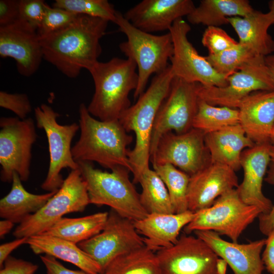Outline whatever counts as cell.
I'll return each mask as SVG.
<instances>
[{"label":"cell","mask_w":274,"mask_h":274,"mask_svg":"<svg viewBox=\"0 0 274 274\" xmlns=\"http://www.w3.org/2000/svg\"><path fill=\"white\" fill-rule=\"evenodd\" d=\"M109 21L78 15L68 26L40 37L43 58L71 78L83 68L89 71L101 53L100 40L106 34Z\"/></svg>","instance_id":"6da1fadb"},{"label":"cell","mask_w":274,"mask_h":274,"mask_svg":"<svg viewBox=\"0 0 274 274\" xmlns=\"http://www.w3.org/2000/svg\"><path fill=\"white\" fill-rule=\"evenodd\" d=\"M175 76L170 64L156 74L149 87L128 108L119 121L127 132L135 134V143L128 153L133 175V183H139L143 173L150 168V147L153 128L159 108L167 96Z\"/></svg>","instance_id":"7a4b0ae2"},{"label":"cell","mask_w":274,"mask_h":274,"mask_svg":"<svg viewBox=\"0 0 274 274\" xmlns=\"http://www.w3.org/2000/svg\"><path fill=\"white\" fill-rule=\"evenodd\" d=\"M79 114L80 135L72 148L74 160L77 162H96L111 170L121 166L131 172L127 147L133 137L119 121L96 119L84 103L79 106Z\"/></svg>","instance_id":"3957f363"},{"label":"cell","mask_w":274,"mask_h":274,"mask_svg":"<svg viewBox=\"0 0 274 274\" xmlns=\"http://www.w3.org/2000/svg\"><path fill=\"white\" fill-rule=\"evenodd\" d=\"M137 66L132 60L114 57L98 61L88 71L94 84V93L87 109L104 121L119 120L130 106L129 95L138 84Z\"/></svg>","instance_id":"277c9868"},{"label":"cell","mask_w":274,"mask_h":274,"mask_svg":"<svg viewBox=\"0 0 274 274\" xmlns=\"http://www.w3.org/2000/svg\"><path fill=\"white\" fill-rule=\"evenodd\" d=\"M77 163L87 184L90 203L109 206L119 215L133 221L148 215L129 179L128 168L119 166L108 172L95 168L91 162Z\"/></svg>","instance_id":"5b68a950"},{"label":"cell","mask_w":274,"mask_h":274,"mask_svg":"<svg viewBox=\"0 0 274 274\" xmlns=\"http://www.w3.org/2000/svg\"><path fill=\"white\" fill-rule=\"evenodd\" d=\"M127 40L119 44L121 51L136 63L138 84L133 97L139 98L145 91L150 77L163 71L173 55L174 46L169 32L162 35H154L143 31L132 25L117 11L115 22Z\"/></svg>","instance_id":"8992f818"},{"label":"cell","mask_w":274,"mask_h":274,"mask_svg":"<svg viewBox=\"0 0 274 274\" xmlns=\"http://www.w3.org/2000/svg\"><path fill=\"white\" fill-rule=\"evenodd\" d=\"M260 214L258 208L245 203L233 189L220 196L210 207L195 212V217L184 229L187 234L197 230L213 231L237 243Z\"/></svg>","instance_id":"52a82bcc"},{"label":"cell","mask_w":274,"mask_h":274,"mask_svg":"<svg viewBox=\"0 0 274 274\" xmlns=\"http://www.w3.org/2000/svg\"><path fill=\"white\" fill-rule=\"evenodd\" d=\"M90 203L86 182L79 168L71 170L61 187L37 213L15 228L16 238L44 233L68 213L83 212Z\"/></svg>","instance_id":"ba28073f"},{"label":"cell","mask_w":274,"mask_h":274,"mask_svg":"<svg viewBox=\"0 0 274 274\" xmlns=\"http://www.w3.org/2000/svg\"><path fill=\"white\" fill-rule=\"evenodd\" d=\"M35 115L37 127L43 129L46 134L49 152L48 170L41 188L48 192L56 191L64 180L61 170L66 168H79L72 155L71 144L80 129L79 125L76 123L59 124L57 119L59 114L45 104L35 108Z\"/></svg>","instance_id":"9c48e42d"},{"label":"cell","mask_w":274,"mask_h":274,"mask_svg":"<svg viewBox=\"0 0 274 274\" xmlns=\"http://www.w3.org/2000/svg\"><path fill=\"white\" fill-rule=\"evenodd\" d=\"M1 180L12 182L17 173L22 181H26L30 175L32 147L37 134L33 120L18 117L0 119Z\"/></svg>","instance_id":"30bf717a"},{"label":"cell","mask_w":274,"mask_h":274,"mask_svg":"<svg viewBox=\"0 0 274 274\" xmlns=\"http://www.w3.org/2000/svg\"><path fill=\"white\" fill-rule=\"evenodd\" d=\"M273 90L274 84L265 57L256 56L228 76L225 86L204 87L199 84L198 95L210 105L238 109L243 100L252 92Z\"/></svg>","instance_id":"8fae6325"},{"label":"cell","mask_w":274,"mask_h":274,"mask_svg":"<svg viewBox=\"0 0 274 274\" xmlns=\"http://www.w3.org/2000/svg\"><path fill=\"white\" fill-rule=\"evenodd\" d=\"M199 84L175 77L169 92L161 104L155 119L151 137L150 157L164 134L169 131L182 134L193 128L198 108Z\"/></svg>","instance_id":"7c38bea8"},{"label":"cell","mask_w":274,"mask_h":274,"mask_svg":"<svg viewBox=\"0 0 274 274\" xmlns=\"http://www.w3.org/2000/svg\"><path fill=\"white\" fill-rule=\"evenodd\" d=\"M77 245L100 265L103 273L118 257L145 246L133 221L112 209L103 229Z\"/></svg>","instance_id":"4fadbf2b"},{"label":"cell","mask_w":274,"mask_h":274,"mask_svg":"<svg viewBox=\"0 0 274 274\" xmlns=\"http://www.w3.org/2000/svg\"><path fill=\"white\" fill-rule=\"evenodd\" d=\"M205 134L194 128L182 134L173 131L164 134L150 157L153 167L170 164L190 176L194 175L211 163Z\"/></svg>","instance_id":"5bb4252c"},{"label":"cell","mask_w":274,"mask_h":274,"mask_svg":"<svg viewBox=\"0 0 274 274\" xmlns=\"http://www.w3.org/2000/svg\"><path fill=\"white\" fill-rule=\"evenodd\" d=\"M189 24L182 18L174 23L169 32L173 39V55L170 64L175 77L204 87H224L227 78L218 73L207 60L199 54L189 42Z\"/></svg>","instance_id":"9a60e30c"},{"label":"cell","mask_w":274,"mask_h":274,"mask_svg":"<svg viewBox=\"0 0 274 274\" xmlns=\"http://www.w3.org/2000/svg\"><path fill=\"white\" fill-rule=\"evenodd\" d=\"M156 254L162 274H218L219 257L196 235L183 234L175 245Z\"/></svg>","instance_id":"2e32d148"},{"label":"cell","mask_w":274,"mask_h":274,"mask_svg":"<svg viewBox=\"0 0 274 274\" xmlns=\"http://www.w3.org/2000/svg\"><path fill=\"white\" fill-rule=\"evenodd\" d=\"M0 56L13 58L21 75H33L43 58L37 29L20 18L10 25L0 26Z\"/></svg>","instance_id":"e0dca14e"},{"label":"cell","mask_w":274,"mask_h":274,"mask_svg":"<svg viewBox=\"0 0 274 274\" xmlns=\"http://www.w3.org/2000/svg\"><path fill=\"white\" fill-rule=\"evenodd\" d=\"M235 171L231 167L210 163L190 176L187 199L188 210L196 212L213 204L225 192L238 186Z\"/></svg>","instance_id":"ac0fdd59"},{"label":"cell","mask_w":274,"mask_h":274,"mask_svg":"<svg viewBox=\"0 0 274 274\" xmlns=\"http://www.w3.org/2000/svg\"><path fill=\"white\" fill-rule=\"evenodd\" d=\"M271 143L255 144L243 151L241 166L244 170L242 182L236 188L241 199L246 204L258 208L261 214H268L272 203L262 192V183L270 160Z\"/></svg>","instance_id":"d6986e66"},{"label":"cell","mask_w":274,"mask_h":274,"mask_svg":"<svg viewBox=\"0 0 274 274\" xmlns=\"http://www.w3.org/2000/svg\"><path fill=\"white\" fill-rule=\"evenodd\" d=\"M191 0H143L123 16L132 25L148 33L169 30L176 20L195 9Z\"/></svg>","instance_id":"ffe728a7"},{"label":"cell","mask_w":274,"mask_h":274,"mask_svg":"<svg viewBox=\"0 0 274 274\" xmlns=\"http://www.w3.org/2000/svg\"><path fill=\"white\" fill-rule=\"evenodd\" d=\"M194 233L227 262L234 274H263L265 267L261 253L266 238L240 244L225 241L213 231L197 230Z\"/></svg>","instance_id":"44dd1931"},{"label":"cell","mask_w":274,"mask_h":274,"mask_svg":"<svg viewBox=\"0 0 274 274\" xmlns=\"http://www.w3.org/2000/svg\"><path fill=\"white\" fill-rule=\"evenodd\" d=\"M239 124L255 144L270 142L274 126V90L253 92L238 108Z\"/></svg>","instance_id":"7402d4cb"},{"label":"cell","mask_w":274,"mask_h":274,"mask_svg":"<svg viewBox=\"0 0 274 274\" xmlns=\"http://www.w3.org/2000/svg\"><path fill=\"white\" fill-rule=\"evenodd\" d=\"M195 216V213L189 210L181 213H154L133 223L138 232L144 236L145 246L156 253L175 245L181 229Z\"/></svg>","instance_id":"603a6c76"},{"label":"cell","mask_w":274,"mask_h":274,"mask_svg":"<svg viewBox=\"0 0 274 274\" xmlns=\"http://www.w3.org/2000/svg\"><path fill=\"white\" fill-rule=\"evenodd\" d=\"M204 140L211 163L227 165L235 171L241 167V157L244 149L255 145L239 124L206 133Z\"/></svg>","instance_id":"cb8c5ba5"},{"label":"cell","mask_w":274,"mask_h":274,"mask_svg":"<svg viewBox=\"0 0 274 274\" xmlns=\"http://www.w3.org/2000/svg\"><path fill=\"white\" fill-rule=\"evenodd\" d=\"M238 37V43L249 48L256 55L266 57L274 52V40L268 32L274 24V19L269 13L254 10L245 17L228 19Z\"/></svg>","instance_id":"d4e9b609"},{"label":"cell","mask_w":274,"mask_h":274,"mask_svg":"<svg viewBox=\"0 0 274 274\" xmlns=\"http://www.w3.org/2000/svg\"><path fill=\"white\" fill-rule=\"evenodd\" d=\"M26 244L36 254L51 256L92 274L103 273L100 265L77 244L45 234L28 237Z\"/></svg>","instance_id":"484cf974"},{"label":"cell","mask_w":274,"mask_h":274,"mask_svg":"<svg viewBox=\"0 0 274 274\" xmlns=\"http://www.w3.org/2000/svg\"><path fill=\"white\" fill-rule=\"evenodd\" d=\"M10 192L0 200V217L14 223H21L27 217L39 211L56 191L36 194L23 187L19 175L14 173Z\"/></svg>","instance_id":"4316f807"},{"label":"cell","mask_w":274,"mask_h":274,"mask_svg":"<svg viewBox=\"0 0 274 274\" xmlns=\"http://www.w3.org/2000/svg\"><path fill=\"white\" fill-rule=\"evenodd\" d=\"M254 10L247 0H202L187 18L192 24L219 27L229 24L228 18L245 17Z\"/></svg>","instance_id":"83f0119b"},{"label":"cell","mask_w":274,"mask_h":274,"mask_svg":"<svg viewBox=\"0 0 274 274\" xmlns=\"http://www.w3.org/2000/svg\"><path fill=\"white\" fill-rule=\"evenodd\" d=\"M108 215L105 212L79 218L63 217L42 234L78 244L99 233L106 224Z\"/></svg>","instance_id":"f1b7e54d"},{"label":"cell","mask_w":274,"mask_h":274,"mask_svg":"<svg viewBox=\"0 0 274 274\" xmlns=\"http://www.w3.org/2000/svg\"><path fill=\"white\" fill-rule=\"evenodd\" d=\"M139 183L142 187L140 201L148 214L175 213L167 189L154 169L145 171Z\"/></svg>","instance_id":"f546056e"},{"label":"cell","mask_w":274,"mask_h":274,"mask_svg":"<svg viewBox=\"0 0 274 274\" xmlns=\"http://www.w3.org/2000/svg\"><path fill=\"white\" fill-rule=\"evenodd\" d=\"M106 274H162L156 253L145 246L122 255L107 267Z\"/></svg>","instance_id":"4dcf8cb0"},{"label":"cell","mask_w":274,"mask_h":274,"mask_svg":"<svg viewBox=\"0 0 274 274\" xmlns=\"http://www.w3.org/2000/svg\"><path fill=\"white\" fill-rule=\"evenodd\" d=\"M239 122L238 109L213 106L199 98L193 128L206 134L238 124Z\"/></svg>","instance_id":"1f68e13d"},{"label":"cell","mask_w":274,"mask_h":274,"mask_svg":"<svg viewBox=\"0 0 274 274\" xmlns=\"http://www.w3.org/2000/svg\"><path fill=\"white\" fill-rule=\"evenodd\" d=\"M153 169L167 189L175 213L188 210L187 193L190 176L170 164L156 165Z\"/></svg>","instance_id":"d6a6232c"},{"label":"cell","mask_w":274,"mask_h":274,"mask_svg":"<svg viewBox=\"0 0 274 274\" xmlns=\"http://www.w3.org/2000/svg\"><path fill=\"white\" fill-rule=\"evenodd\" d=\"M256 56L258 55L246 46L238 43L235 46L219 54H208L206 57L218 73L227 78Z\"/></svg>","instance_id":"836d02e7"},{"label":"cell","mask_w":274,"mask_h":274,"mask_svg":"<svg viewBox=\"0 0 274 274\" xmlns=\"http://www.w3.org/2000/svg\"><path fill=\"white\" fill-rule=\"evenodd\" d=\"M53 7L77 15L100 18L115 23L117 10L107 0H55Z\"/></svg>","instance_id":"e575fe53"},{"label":"cell","mask_w":274,"mask_h":274,"mask_svg":"<svg viewBox=\"0 0 274 274\" xmlns=\"http://www.w3.org/2000/svg\"><path fill=\"white\" fill-rule=\"evenodd\" d=\"M78 15L47 5L41 25L37 30L40 37L58 31L70 25Z\"/></svg>","instance_id":"d590c367"},{"label":"cell","mask_w":274,"mask_h":274,"mask_svg":"<svg viewBox=\"0 0 274 274\" xmlns=\"http://www.w3.org/2000/svg\"><path fill=\"white\" fill-rule=\"evenodd\" d=\"M202 44L209 51V55H216L231 48L238 43L220 27L209 26L204 30Z\"/></svg>","instance_id":"8d00e7d4"},{"label":"cell","mask_w":274,"mask_h":274,"mask_svg":"<svg viewBox=\"0 0 274 274\" xmlns=\"http://www.w3.org/2000/svg\"><path fill=\"white\" fill-rule=\"evenodd\" d=\"M0 106L14 113L20 119L27 118L32 111L28 96L24 93H9L0 91Z\"/></svg>","instance_id":"74e56055"},{"label":"cell","mask_w":274,"mask_h":274,"mask_svg":"<svg viewBox=\"0 0 274 274\" xmlns=\"http://www.w3.org/2000/svg\"><path fill=\"white\" fill-rule=\"evenodd\" d=\"M47 4L42 0H19V16L36 28L40 27Z\"/></svg>","instance_id":"f35d334b"},{"label":"cell","mask_w":274,"mask_h":274,"mask_svg":"<svg viewBox=\"0 0 274 274\" xmlns=\"http://www.w3.org/2000/svg\"><path fill=\"white\" fill-rule=\"evenodd\" d=\"M38 268L36 264L10 256L1 268L0 274H34Z\"/></svg>","instance_id":"ab89813d"},{"label":"cell","mask_w":274,"mask_h":274,"mask_svg":"<svg viewBox=\"0 0 274 274\" xmlns=\"http://www.w3.org/2000/svg\"><path fill=\"white\" fill-rule=\"evenodd\" d=\"M19 18V0L0 1V26L12 24Z\"/></svg>","instance_id":"60d3db41"},{"label":"cell","mask_w":274,"mask_h":274,"mask_svg":"<svg viewBox=\"0 0 274 274\" xmlns=\"http://www.w3.org/2000/svg\"><path fill=\"white\" fill-rule=\"evenodd\" d=\"M264 180L274 186V162H271L267 171V176ZM258 218L260 231L267 236L274 228V202L271 211L268 214H260Z\"/></svg>","instance_id":"b9f144b4"},{"label":"cell","mask_w":274,"mask_h":274,"mask_svg":"<svg viewBox=\"0 0 274 274\" xmlns=\"http://www.w3.org/2000/svg\"><path fill=\"white\" fill-rule=\"evenodd\" d=\"M40 257L45 266L47 274H92L82 270H74L68 269L51 256L44 255H40Z\"/></svg>","instance_id":"7bdbcfd3"},{"label":"cell","mask_w":274,"mask_h":274,"mask_svg":"<svg viewBox=\"0 0 274 274\" xmlns=\"http://www.w3.org/2000/svg\"><path fill=\"white\" fill-rule=\"evenodd\" d=\"M264 267L271 274H274V228L266 238L265 249L261 256Z\"/></svg>","instance_id":"ee69618b"},{"label":"cell","mask_w":274,"mask_h":274,"mask_svg":"<svg viewBox=\"0 0 274 274\" xmlns=\"http://www.w3.org/2000/svg\"><path fill=\"white\" fill-rule=\"evenodd\" d=\"M28 237L16 238V239L0 246V268H2L5 260L16 249L23 244H26Z\"/></svg>","instance_id":"f6af8a7d"},{"label":"cell","mask_w":274,"mask_h":274,"mask_svg":"<svg viewBox=\"0 0 274 274\" xmlns=\"http://www.w3.org/2000/svg\"><path fill=\"white\" fill-rule=\"evenodd\" d=\"M14 224L13 222L7 219H3L0 221V237L1 239L11 231Z\"/></svg>","instance_id":"bcb514c9"},{"label":"cell","mask_w":274,"mask_h":274,"mask_svg":"<svg viewBox=\"0 0 274 274\" xmlns=\"http://www.w3.org/2000/svg\"><path fill=\"white\" fill-rule=\"evenodd\" d=\"M265 60L271 78L274 84V54H270L265 57Z\"/></svg>","instance_id":"7dc6e473"},{"label":"cell","mask_w":274,"mask_h":274,"mask_svg":"<svg viewBox=\"0 0 274 274\" xmlns=\"http://www.w3.org/2000/svg\"><path fill=\"white\" fill-rule=\"evenodd\" d=\"M228 264L227 262L221 258H218L217 260L216 269L218 274H226L227 266Z\"/></svg>","instance_id":"c3c4849f"},{"label":"cell","mask_w":274,"mask_h":274,"mask_svg":"<svg viewBox=\"0 0 274 274\" xmlns=\"http://www.w3.org/2000/svg\"><path fill=\"white\" fill-rule=\"evenodd\" d=\"M269 13L272 15L274 19V0L269 2Z\"/></svg>","instance_id":"681fc988"},{"label":"cell","mask_w":274,"mask_h":274,"mask_svg":"<svg viewBox=\"0 0 274 274\" xmlns=\"http://www.w3.org/2000/svg\"><path fill=\"white\" fill-rule=\"evenodd\" d=\"M270 156L271 161L274 162V143H271L270 146Z\"/></svg>","instance_id":"f907efd6"},{"label":"cell","mask_w":274,"mask_h":274,"mask_svg":"<svg viewBox=\"0 0 274 274\" xmlns=\"http://www.w3.org/2000/svg\"><path fill=\"white\" fill-rule=\"evenodd\" d=\"M270 142L271 144L274 143V126L271 134Z\"/></svg>","instance_id":"816d5d0a"}]
</instances>
